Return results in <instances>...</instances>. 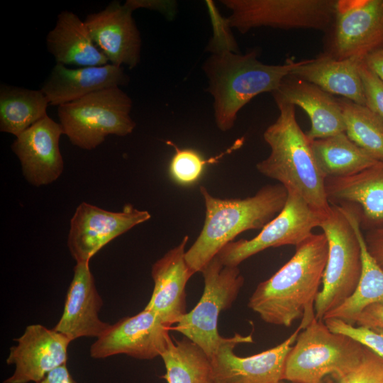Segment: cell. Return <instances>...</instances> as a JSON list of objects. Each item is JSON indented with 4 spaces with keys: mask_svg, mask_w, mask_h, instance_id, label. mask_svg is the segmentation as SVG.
Returning <instances> with one entry per match:
<instances>
[{
    "mask_svg": "<svg viewBox=\"0 0 383 383\" xmlns=\"http://www.w3.org/2000/svg\"><path fill=\"white\" fill-rule=\"evenodd\" d=\"M323 233H312L272 277L257 286L248 304L265 322L289 327L301 318L307 326L315 317L314 303L328 258Z\"/></svg>",
    "mask_w": 383,
    "mask_h": 383,
    "instance_id": "obj_1",
    "label": "cell"
},
{
    "mask_svg": "<svg viewBox=\"0 0 383 383\" xmlns=\"http://www.w3.org/2000/svg\"><path fill=\"white\" fill-rule=\"evenodd\" d=\"M274 101L279 116L263 133L270 153L257 163L256 168L287 191L298 193L311 209L326 216L331 210L326 177L315 160L311 140L297 123L295 106L282 100Z\"/></svg>",
    "mask_w": 383,
    "mask_h": 383,
    "instance_id": "obj_2",
    "label": "cell"
},
{
    "mask_svg": "<svg viewBox=\"0 0 383 383\" xmlns=\"http://www.w3.org/2000/svg\"><path fill=\"white\" fill-rule=\"evenodd\" d=\"M206 216L198 238L185 252L193 273L201 272L218 252L240 233L262 229L284 208L287 190L280 184H267L244 199H221L212 196L204 186Z\"/></svg>",
    "mask_w": 383,
    "mask_h": 383,
    "instance_id": "obj_3",
    "label": "cell"
},
{
    "mask_svg": "<svg viewBox=\"0 0 383 383\" xmlns=\"http://www.w3.org/2000/svg\"><path fill=\"white\" fill-rule=\"evenodd\" d=\"M257 57L255 50L245 54L221 50L211 53L202 66L213 99L215 122L221 131L232 129L240 110L255 96L275 91L300 62L287 59L282 65H267Z\"/></svg>",
    "mask_w": 383,
    "mask_h": 383,
    "instance_id": "obj_4",
    "label": "cell"
},
{
    "mask_svg": "<svg viewBox=\"0 0 383 383\" xmlns=\"http://www.w3.org/2000/svg\"><path fill=\"white\" fill-rule=\"evenodd\" d=\"M360 226L359 208L352 204H331L318 227L326 235L328 258L321 290L314 303L315 318L324 316L340 306L356 289L362 272L361 245L357 229Z\"/></svg>",
    "mask_w": 383,
    "mask_h": 383,
    "instance_id": "obj_5",
    "label": "cell"
},
{
    "mask_svg": "<svg viewBox=\"0 0 383 383\" xmlns=\"http://www.w3.org/2000/svg\"><path fill=\"white\" fill-rule=\"evenodd\" d=\"M365 346L331 331L315 317L299 333L286 360L283 380L323 383L328 374L339 380L362 360Z\"/></svg>",
    "mask_w": 383,
    "mask_h": 383,
    "instance_id": "obj_6",
    "label": "cell"
},
{
    "mask_svg": "<svg viewBox=\"0 0 383 383\" xmlns=\"http://www.w3.org/2000/svg\"><path fill=\"white\" fill-rule=\"evenodd\" d=\"M131 97L120 87L91 93L58 106L57 114L64 134L75 146L91 150L109 135L131 134L135 123L131 117Z\"/></svg>",
    "mask_w": 383,
    "mask_h": 383,
    "instance_id": "obj_7",
    "label": "cell"
},
{
    "mask_svg": "<svg viewBox=\"0 0 383 383\" xmlns=\"http://www.w3.org/2000/svg\"><path fill=\"white\" fill-rule=\"evenodd\" d=\"M201 272L204 289L199 301L170 330L182 333L211 360L227 340L218 331L219 315L232 306L244 284V278L238 267L224 266L216 256Z\"/></svg>",
    "mask_w": 383,
    "mask_h": 383,
    "instance_id": "obj_8",
    "label": "cell"
},
{
    "mask_svg": "<svg viewBox=\"0 0 383 383\" xmlns=\"http://www.w3.org/2000/svg\"><path fill=\"white\" fill-rule=\"evenodd\" d=\"M231 11V28L240 33L252 28L314 29L327 32L335 14L336 0H222Z\"/></svg>",
    "mask_w": 383,
    "mask_h": 383,
    "instance_id": "obj_9",
    "label": "cell"
},
{
    "mask_svg": "<svg viewBox=\"0 0 383 383\" xmlns=\"http://www.w3.org/2000/svg\"><path fill=\"white\" fill-rule=\"evenodd\" d=\"M324 53L334 59L365 58L383 50V0H336Z\"/></svg>",
    "mask_w": 383,
    "mask_h": 383,
    "instance_id": "obj_10",
    "label": "cell"
},
{
    "mask_svg": "<svg viewBox=\"0 0 383 383\" xmlns=\"http://www.w3.org/2000/svg\"><path fill=\"white\" fill-rule=\"evenodd\" d=\"M322 216L296 192L287 191L282 210L252 239L226 244L216 257L224 266L238 267L248 257L269 248L298 245L318 227Z\"/></svg>",
    "mask_w": 383,
    "mask_h": 383,
    "instance_id": "obj_11",
    "label": "cell"
},
{
    "mask_svg": "<svg viewBox=\"0 0 383 383\" xmlns=\"http://www.w3.org/2000/svg\"><path fill=\"white\" fill-rule=\"evenodd\" d=\"M301 322L296 330L280 344L248 357L233 352L240 343H252V335L235 333L220 346L210 360L214 383H278L283 380L287 357L300 331L305 328Z\"/></svg>",
    "mask_w": 383,
    "mask_h": 383,
    "instance_id": "obj_12",
    "label": "cell"
},
{
    "mask_svg": "<svg viewBox=\"0 0 383 383\" xmlns=\"http://www.w3.org/2000/svg\"><path fill=\"white\" fill-rule=\"evenodd\" d=\"M170 330L156 313L144 309L110 324L91 345L90 355L94 359L119 354L140 360L160 357L172 340Z\"/></svg>",
    "mask_w": 383,
    "mask_h": 383,
    "instance_id": "obj_13",
    "label": "cell"
},
{
    "mask_svg": "<svg viewBox=\"0 0 383 383\" xmlns=\"http://www.w3.org/2000/svg\"><path fill=\"white\" fill-rule=\"evenodd\" d=\"M151 217L147 211L124 206L123 211H109L81 203L71 218L67 246L76 262H89L104 245Z\"/></svg>",
    "mask_w": 383,
    "mask_h": 383,
    "instance_id": "obj_14",
    "label": "cell"
},
{
    "mask_svg": "<svg viewBox=\"0 0 383 383\" xmlns=\"http://www.w3.org/2000/svg\"><path fill=\"white\" fill-rule=\"evenodd\" d=\"M10 348L8 365H14L13 374L3 383H39L55 368L67 363L71 340L63 334L40 324L28 326Z\"/></svg>",
    "mask_w": 383,
    "mask_h": 383,
    "instance_id": "obj_15",
    "label": "cell"
},
{
    "mask_svg": "<svg viewBox=\"0 0 383 383\" xmlns=\"http://www.w3.org/2000/svg\"><path fill=\"white\" fill-rule=\"evenodd\" d=\"M132 13L125 4L113 1L84 19L93 41L111 64L130 69L140 62L142 44Z\"/></svg>",
    "mask_w": 383,
    "mask_h": 383,
    "instance_id": "obj_16",
    "label": "cell"
},
{
    "mask_svg": "<svg viewBox=\"0 0 383 383\" xmlns=\"http://www.w3.org/2000/svg\"><path fill=\"white\" fill-rule=\"evenodd\" d=\"M62 134L61 124L47 115L16 137L12 150L32 185L49 184L61 175L64 162L59 142Z\"/></svg>",
    "mask_w": 383,
    "mask_h": 383,
    "instance_id": "obj_17",
    "label": "cell"
},
{
    "mask_svg": "<svg viewBox=\"0 0 383 383\" xmlns=\"http://www.w3.org/2000/svg\"><path fill=\"white\" fill-rule=\"evenodd\" d=\"M189 237L170 249L152 267L154 288L145 307L156 313L164 324L172 327L186 312V285L194 274L185 260Z\"/></svg>",
    "mask_w": 383,
    "mask_h": 383,
    "instance_id": "obj_18",
    "label": "cell"
},
{
    "mask_svg": "<svg viewBox=\"0 0 383 383\" xmlns=\"http://www.w3.org/2000/svg\"><path fill=\"white\" fill-rule=\"evenodd\" d=\"M89 262H77L68 288L62 315L53 328L71 341L81 337H99L110 326L99 313L102 299L99 294Z\"/></svg>",
    "mask_w": 383,
    "mask_h": 383,
    "instance_id": "obj_19",
    "label": "cell"
},
{
    "mask_svg": "<svg viewBox=\"0 0 383 383\" xmlns=\"http://www.w3.org/2000/svg\"><path fill=\"white\" fill-rule=\"evenodd\" d=\"M272 96L274 100L298 106L306 113L311 128L306 133L311 140L345 133L338 99L315 84L289 74Z\"/></svg>",
    "mask_w": 383,
    "mask_h": 383,
    "instance_id": "obj_20",
    "label": "cell"
},
{
    "mask_svg": "<svg viewBox=\"0 0 383 383\" xmlns=\"http://www.w3.org/2000/svg\"><path fill=\"white\" fill-rule=\"evenodd\" d=\"M326 193L331 204H352L360 210V227H383V162L353 176L326 178Z\"/></svg>",
    "mask_w": 383,
    "mask_h": 383,
    "instance_id": "obj_21",
    "label": "cell"
},
{
    "mask_svg": "<svg viewBox=\"0 0 383 383\" xmlns=\"http://www.w3.org/2000/svg\"><path fill=\"white\" fill-rule=\"evenodd\" d=\"M128 82L123 67L107 64L70 69L56 63L40 90L49 105L59 106L99 90L120 87Z\"/></svg>",
    "mask_w": 383,
    "mask_h": 383,
    "instance_id": "obj_22",
    "label": "cell"
},
{
    "mask_svg": "<svg viewBox=\"0 0 383 383\" xmlns=\"http://www.w3.org/2000/svg\"><path fill=\"white\" fill-rule=\"evenodd\" d=\"M48 50L57 64L79 67L103 66L108 59L92 40L84 22L72 11H62L46 36Z\"/></svg>",
    "mask_w": 383,
    "mask_h": 383,
    "instance_id": "obj_23",
    "label": "cell"
},
{
    "mask_svg": "<svg viewBox=\"0 0 383 383\" xmlns=\"http://www.w3.org/2000/svg\"><path fill=\"white\" fill-rule=\"evenodd\" d=\"M356 59L337 60L322 53L316 58L300 60L289 74L315 84L331 95H339L365 106L362 84Z\"/></svg>",
    "mask_w": 383,
    "mask_h": 383,
    "instance_id": "obj_24",
    "label": "cell"
},
{
    "mask_svg": "<svg viewBox=\"0 0 383 383\" xmlns=\"http://www.w3.org/2000/svg\"><path fill=\"white\" fill-rule=\"evenodd\" d=\"M316 164L326 178L353 176L377 161L341 133L311 140Z\"/></svg>",
    "mask_w": 383,
    "mask_h": 383,
    "instance_id": "obj_25",
    "label": "cell"
},
{
    "mask_svg": "<svg viewBox=\"0 0 383 383\" xmlns=\"http://www.w3.org/2000/svg\"><path fill=\"white\" fill-rule=\"evenodd\" d=\"M49 105L40 90L0 85V131L16 137L47 116Z\"/></svg>",
    "mask_w": 383,
    "mask_h": 383,
    "instance_id": "obj_26",
    "label": "cell"
},
{
    "mask_svg": "<svg viewBox=\"0 0 383 383\" xmlns=\"http://www.w3.org/2000/svg\"><path fill=\"white\" fill-rule=\"evenodd\" d=\"M167 383H214L211 360L205 352L187 338L172 340L160 356Z\"/></svg>",
    "mask_w": 383,
    "mask_h": 383,
    "instance_id": "obj_27",
    "label": "cell"
},
{
    "mask_svg": "<svg viewBox=\"0 0 383 383\" xmlns=\"http://www.w3.org/2000/svg\"><path fill=\"white\" fill-rule=\"evenodd\" d=\"M361 245L362 272L353 294L323 318H338L350 324L352 318L372 304L383 305V270L369 254L365 243L362 230L357 229Z\"/></svg>",
    "mask_w": 383,
    "mask_h": 383,
    "instance_id": "obj_28",
    "label": "cell"
},
{
    "mask_svg": "<svg viewBox=\"0 0 383 383\" xmlns=\"http://www.w3.org/2000/svg\"><path fill=\"white\" fill-rule=\"evenodd\" d=\"M338 99L347 136L376 161L383 162V118L366 106Z\"/></svg>",
    "mask_w": 383,
    "mask_h": 383,
    "instance_id": "obj_29",
    "label": "cell"
},
{
    "mask_svg": "<svg viewBox=\"0 0 383 383\" xmlns=\"http://www.w3.org/2000/svg\"><path fill=\"white\" fill-rule=\"evenodd\" d=\"M243 138L238 139L220 155L205 159L197 150L190 148L182 149L174 143L167 140L166 143L173 148V155L169 165V172L177 183L189 185L195 183L201 176L207 165L218 162L221 158L238 149L243 143Z\"/></svg>",
    "mask_w": 383,
    "mask_h": 383,
    "instance_id": "obj_30",
    "label": "cell"
},
{
    "mask_svg": "<svg viewBox=\"0 0 383 383\" xmlns=\"http://www.w3.org/2000/svg\"><path fill=\"white\" fill-rule=\"evenodd\" d=\"M323 321L331 331L353 338L383 358V331L355 326L338 318H328Z\"/></svg>",
    "mask_w": 383,
    "mask_h": 383,
    "instance_id": "obj_31",
    "label": "cell"
},
{
    "mask_svg": "<svg viewBox=\"0 0 383 383\" xmlns=\"http://www.w3.org/2000/svg\"><path fill=\"white\" fill-rule=\"evenodd\" d=\"M339 383H383V358L365 346L360 362Z\"/></svg>",
    "mask_w": 383,
    "mask_h": 383,
    "instance_id": "obj_32",
    "label": "cell"
},
{
    "mask_svg": "<svg viewBox=\"0 0 383 383\" xmlns=\"http://www.w3.org/2000/svg\"><path fill=\"white\" fill-rule=\"evenodd\" d=\"M213 26V37L210 40L206 50L211 53L231 50L240 52L237 43L231 32L228 19L223 18L218 13L214 4L211 1H206Z\"/></svg>",
    "mask_w": 383,
    "mask_h": 383,
    "instance_id": "obj_33",
    "label": "cell"
},
{
    "mask_svg": "<svg viewBox=\"0 0 383 383\" xmlns=\"http://www.w3.org/2000/svg\"><path fill=\"white\" fill-rule=\"evenodd\" d=\"M365 106L383 118V82L362 61L358 66Z\"/></svg>",
    "mask_w": 383,
    "mask_h": 383,
    "instance_id": "obj_34",
    "label": "cell"
},
{
    "mask_svg": "<svg viewBox=\"0 0 383 383\" xmlns=\"http://www.w3.org/2000/svg\"><path fill=\"white\" fill-rule=\"evenodd\" d=\"M350 324L383 331V305L376 304L366 307L352 318Z\"/></svg>",
    "mask_w": 383,
    "mask_h": 383,
    "instance_id": "obj_35",
    "label": "cell"
},
{
    "mask_svg": "<svg viewBox=\"0 0 383 383\" xmlns=\"http://www.w3.org/2000/svg\"><path fill=\"white\" fill-rule=\"evenodd\" d=\"M124 4L133 11L138 9L156 11L169 20H172L177 12V3L174 1L127 0Z\"/></svg>",
    "mask_w": 383,
    "mask_h": 383,
    "instance_id": "obj_36",
    "label": "cell"
},
{
    "mask_svg": "<svg viewBox=\"0 0 383 383\" xmlns=\"http://www.w3.org/2000/svg\"><path fill=\"white\" fill-rule=\"evenodd\" d=\"M364 239L369 254L383 270V227L366 231Z\"/></svg>",
    "mask_w": 383,
    "mask_h": 383,
    "instance_id": "obj_37",
    "label": "cell"
},
{
    "mask_svg": "<svg viewBox=\"0 0 383 383\" xmlns=\"http://www.w3.org/2000/svg\"><path fill=\"white\" fill-rule=\"evenodd\" d=\"M39 383H77L70 374L67 363L49 372Z\"/></svg>",
    "mask_w": 383,
    "mask_h": 383,
    "instance_id": "obj_38",
    "label": "cell"
},
{
    "mask_svg": "<svg viewBox=\"0 0 383 383\" xmlns=\"http://www.w3.org/2000/svg\"><path fill=\"white\" fill-rule=\"evenodd\" d=\"M363 62L383 82V50L367 55Z\"/></svg>",
    "mask_w": 383,
    "mask_h": 383,
    "instance_id": "obj_39",
    "label": "cell"
},
{
    "mask_svg": "<svg viewBox=\"0 0 383 383\" xmlns=\"http://www.w3.org/2000/svg\"><path fill=\"white\" fill-rule=\"evenodd\" d=\"M278 383H295V382H282V381H281V382H278Z\"/></svg>",
    "mask_w": 383,
    "mask_h": 383,
    "instance_id": "obj_40",
    "label": "cell"
}]
</instances>
